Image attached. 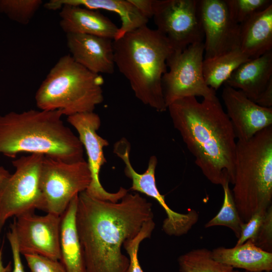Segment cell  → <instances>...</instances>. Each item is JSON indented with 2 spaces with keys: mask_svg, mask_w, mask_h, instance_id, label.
<instances>
[{
  "mask_svg": "<svg viewBox=\"0 0 272 272\" xmlns=\"http://www.w3.org/2000/svg\"><path fill=\"white\" fill-rule=\"evenodd\" d=\"M232 272H241V271H238V270H234V269H233V270L232 271ZM245 272H249V271H245ZM263 272H264V271H263Z\"/></svg>",
  "mask_w": 272,
  "mask_h": 272,
  "instance_id": "cell-36",
  "label": "cell"
},
{
  "mask_svg": "<svg viewBox=\"0 0 272 272\" xmlns=\"http://www.w3.org/2000/svg\"><path fill=\"white\" fill-rule=\"evenodd\" d=\"M222 98L237 141H247L272 125V107L260 106L241 91L226 85Z\"/></svg>",
  "mask_w": 272,
  "mask_h": 272,
  "instance_id": "cell-15",
  "label": "cell"
},
{
  "mask_svg": "<svg viewBox=\"0 0 272 272\" xmlns=\"http://www.w3.org/2000/svg\"><path fill=\"white\" fill-rule=\"evenodd\" d=\"M121 159L125 165L124 173L131 181L130 189L155 199L165 211L167 217L163 222V231L169 236L179 237L187 234L197 222L198 213L193 210L185 214L179 213L167 205L165 196L160 193L156 183L155 171L158 164L156 156L150 157L147 168L143 173L134 169L128 155H123Z\"/></svg>",
  "mask_w": 272,
  "mask_h": 272,
  "instance_id": "cell-14",
  "label": "cell"
},
{
  "mask_svg": "<svg viewBox=\"0 0 272 272\" xmlns=\"http://www.w3.org/2000/svg\"><path fill=\"white\" fill-rule=\"evenodd\" d=\"M239 48L250 59L272 50V4L240 24Z\"/></svg>",
  "mask_w": 272,
  "mask_h": 272,
  "instance_id": "cell-19",
  "label": "cell"
},
{
  "mask_svg": "<svg viewBox=\"0 0 272 272\" xmlns=\"http://www.w3.org/2000/svg\"><path fill=\"white\" fill-rule=\"evenodd\" d=\"M60 216L28 212L15 217L13 224L21 254H38L59 260Z\"/></svg>",
  "mask_w": 272,
  "mask_h": 272,
  "instance_id": "cell-12",
  "label": "cell"
},
{
  "mask_svg": "<svg viewBox=\"0 0 272 272\" xmlns=\"http://www.w3.org/2000/svg\"><path fill=\"white\" fill-rule=\"evenodd\" d=\"M91 182L87 162L67 163L44 156L40 184L47 213L61 216L76 195Z\"/></svg>",
  "mask_w": 272,
  "mask_h": 272,
  "instance_id": "cell-8",
  "label": "cell"
},
{
  "mask_svg": "<svg viewBox=\"0 0 272 272\" xmlns=\"http://www.w3.org/2000/svg\"><path fill=\"white\" fill-rule=\"evenodd\" d=\"M7 237L10 245L13 256L14 267L12 272H25L13 223L11 224L10 229L7 234Z\"/></svg>",
  "mask_w": 272,
  "mask_h": 272,
  "instance_id": "cell-32",
  "label": "cell"
},
{
  "mask_svg": "<svg viewBox=\"0 0 272 272\" xmlns=\"http://www.w3.org/2000/svg\"><path fill=\"white\" fill-rule=\"evenodd\" d=\"M203 42L191 44L181 51H173L167 60L169 71L162 78L167 107L175 101L189 97L210 98L216 91L206 83L202 72Z\"/></svg>",
  "mask_w": 272,
  "mask_h": 272,
  "instance_id": "cell-9",
  "label": "cell"
},
{
  "mask_svg": "<svg viewBox=\"0 0 272 272\" xmlns=\"http://www.w3.org/2000/svg\"><path fill=\"white\" fill-rule=\"evenodd\" d=\"M64 5L78 6L98 11L105 10L117 14L121 24L115 40L147 25L149 21V19L129 0H51L46 3L44 6L49 10H56Z\"/></svg>",
  "mask_w": 272,
  "mask_h": 272,
  "instance_id": "cell-20",
  "label": "cell"
},
{
  "mask_svg": "<svg viewBox=\"0 0 272 272\" xmlns=\"http://www.w3.org/2000/svg\"><path fill=\"white\" fill-rule=\"evenodd\" d=\"M59 110L30 109L0 115V154L43 155L67 163L84 160V147Z\"/></svg>",
  "mask_w": 272,
  "mask_h": 272,
  "instance_id": "cell-3",
  "label": "cell"
},
{
  "mask_svg": "<svg viewBox=\"0 0 272 272\" xmlns=\"http://www.w3.org/2000/svg\"><path fill=\"white\" fill-rule=\"evenodd\" d=\"M67 120L78 132V137L88 156L87 162L91 182L86 192L99 199L119 201L128 190L121 187L116 192H109L102 186L100 180L101 168L106 162L104 149L109 145L108 141L97 133L101 123L100 116L94 111L89 112L67 116Z\"/></svg>",
  "mask_w": 272,
  "mask_h": 272,
  "instance_id": "cell-11",
  "label": "cell"
},
{
  "mask_svg": "<svg viewBox=\"0 0 272 272\" xmlns=\"http://www.w3.org/2000/svg\"><path fill=\"white\" fill-rule=\"evenodd\" d=\"M180 272H232L233 268L214 259L207 248L192 249L178 258Z\"/></svg>",
  "mask_w": 272,
  "mask_h": 272,
  "instance_id": "cell-24",
  "label": "cell"
},
{
  "mask_svg": "<svg viewBox=\"0 0 272 272\" xmlns=\"http://www.w3.org/2000/svg\"><path fill=\"white\" fill-rule=\"evenodd\" d=\"M104 80L76 62L70 54L61 57L35 94L40 110H59L63 115L93 112L104 100Z\"/></svg>",
  "mask_w": 272,
  "mask_h": 272,
  "instance_id": "cell-6",
  "label": "cell"
},
{
  "mask_svg": "<svg viewBox=\"0 0 272 272\" xmlns=\"http://www.w3.org/2000/svg\"><path fill=\"white\" fill-rule=\"evenodd\" d=\"M78 195L74 197L60 216L59 261L66 272H86L77 226Z\"/></svg>",
  "mask_w": 272,
  "mask_h": 272,
  "instance_id": "cell-21",
  "label": "cell"
},
{
  "mask_svg": "<svg viewBox=\"0 0 272 272\" xmlns=\"http://www.w3.org/2000/svg\"><path fill=\"white\" fill-rule=\"evenodd\" d=\"M147 19L153 17L154 0H129Z\"/></svg>",
  "mask_w": 272,
  "mask_h": 272,
  "instance_id": "cell-33",
  "label": "cell"
},
{
  "mask_svg": "<svg viewBox=\"0 0 272 272\" xmlns=\"http://www.w3.org/2000/svg\"><path fill=\"white\" fill-rule=\"evenodd\" d=\"M152 204L139 193H127L116 202L78 195L77 226L86 272H127L125 241L153 219Z\"/></svg>",
  "mask_w": 272,
  "mask_h": 272,
  "instance_id": "cell-1",
  "label": "cell"
},
{
  "mask_svg": "<svg viewBox=\"0 0 272 272\" xmlns=\"http://www.w3.org/2000/svg\"><path fill=\"white\" fill-rule=\"evenodd\" d=\"M195 163L211 183L233 184L237 140L231 123L216 95L198 101L179 99L167 107Z\"/></svg>",
  "mask_w": 272,
  "mask_h": 272,
  "instance_id": "cell-2",
  "label": "cell"
},
{
  "mask_svg": "<svg viewBox=\"0 0 272 272\" xmlns=\"http://www.w3.org/2000/svg\"><path fill=\"white\" fill-rule=\"evenodd\" d=\"M11 269V262H10L6 266H4L3 262L2 250L0 249V272H10Z\"/></svg>",
  "mask_w": 272,
  "mask_h": 272,
  "instance_id": "cell-35",
  "label": "cell"
},
{
  "mask_svg": "<svg viewBox=\"0 0 272 272\" xmlns=\"http://www.w3.org/2000/svg\"><path fill=\"white\" fill-rule=\"evenodd\" d=\"M42 3L41 0H0V13L19 24L27 25Z\"/></svg>",
  "mask_w": 272,
  "mask_h": 272,
  "instance_id": "cell-26",
  "label": "cell"
},
{
  "mask_svg": "<svg viewBox=\"0 0 272 272\" xmlns=\"http://www.w3.org/2000/svg\"><path fill=\"white\" fill-rule=\"evenodd\" d=\"M214 259L234 268L249 272H270L272 253L256 246L250 240L233 248L219 247L212 250Z\"/></svg>",
  "mask_w": 272,
  "mask_h": 272,
  "instance_id": "cell-22",
  "label": "cell"
},
{
  "mask_svg": "<svg viewBox=\"0 0 272 272\" xmlns=\"http://www.w3.org/2000/svg\"><path fill=\"white\" fill-rule=\"evenodd\" d=\"M232 19L240 24L272 4L271 0H225Z\"/></svg>",
  "mask_w": 272,
  "mask_h": 272,
  "instance_id": "cell-27",
  "label": "cell"
},
{
  "mask_svg": "<svg viewBox=\"0 0 272 272\" xmlns=\"http://www.w3.org/2000/svg\"><path fill=\"white\" fill-rule=\"evenodd\" d=\"M272 82V50L239 65L224 84L256 103Z\"/></svg>",
  "mask_w": 272,
  "mask_h": 272,
  "instance_id": "cell-18",
  "label": "cell"
},
{
  "mask_svg": "<svg viewBox=\"0 0 272 272\" xmlns=\"http://www.w3.org/2000/svg\"><path fill=\"white\" fill-rule=\"evenodd\" d=\"M249 59L239 48L219 55L203 58L202 72L206 84L216 91L239 65Z\"/></svg>",
  "mask_w": 272,
  "mask_h": 272,
  "instance_id": "cell-23",
  "label": "cell"
},
{
  "mask_svg": "<svg viewBox=\"0 0 272 272\" xmlns=\"http://www.w3.org/2000/svg\"><path fill=\"white\" fill-rule=\"evenodd\" d=\"M233 199L243 223L272 201V125L237 141Z\"/></svg>",
  "mask_w": 272,
  "mask_h": 272,
  "instance_id": "cell-5",
  "label": "cell"
},
{
  "mask_svg": "<svg viewBox=\"0 0 272 272\" xmlns=\"http://www.w3.org/2000/svg\"><path fill=\"white\" fill-rule=\"evenodd\" d=\"M155 227L153 219L147 221L139 233L134 237L128 239L123 244L129 259L127 272H144L138 259V251L140 244L145 239L150 238Z\"/></svg>",
  "mask_w": 272,
  "mask_h": 272,
  "instance_id": "cell-28",
  "label": "cell"
},
{
  "mask_svg": "<svg viewBox=\"0 0 272 272\" xmlns=\"http://www.w3.org/2000/svg\"><path fill=\"white\" fill-rule=\"evenodd\" d=\"M11 174L0 165V191Z\"/></svg>",
  "mask_w": 272,
  "mask_h": 272,
  "instance_id": "cell-34",
  "label": "cell"
},
{
  "mask_svg": "<svg viewBox=\"0 0 272 272\" xmlns=\"http://www.w3.org/2000/svg\"><path fill=\"white\" fill-rule=\"evenodd\" d=\"M44 156L32 154L12 161L15 171L0 191V233L10 218L36 209L44 211L40 184Z\"/></svg>",
  "mask_w": 272,
  "mask_h": 272,
  "instance_id": "cell-7",
  "label": "cell"
},
{
  "mask_svg": "<svg viewBox=\"0 0 272 272\" xmlns=\"http://www.w3.org/2000/svg\"><path fill=\"white\" fill-rule=\"evenodd\" d=\"M198 11L205 39L203 58L239 48L240 24L231 17L225 0H198Z\"/></svg>",
  "mask_w": 272,
  "mask_h": 272,
  "instance_id": "cell-13",
  "label": "cell"
},
{
  "mask_svg": "<svg viewBox=\"0 0 272 272\" xmlns=\"http://www.w3.org/2000/svg\"><path fill=\"white\" fill-rule=\"evenodd\" d=\"M31 272H66L61 262L34 254L24 255Z\"/></svg>",
  "mask_w": 272,
  "mask_h": 272,
  "instance_id": "cell-29",
  "label": "cell"
},
{
  "mask_svg": "<svg viewBox=\"0 0 272 272\" xmlns=\"http://www.w3.org/2000/svg\"><path fill=\"white\" fill-rule=\"evenodd\" d=\"M60 27L66 34H83L115 40L119 28L99 11L63 5L60 9Z\"/></svg>",
  "mask_w": 272,
  "mask_h": 272,
  "instance_id": "cell-17",
  "label": "cell"
},
{
  "mask_svg": "<svg viewBox=\"0 0 272 272\" xmlns=\"http://www.w3.org/2000/svg\"><path fill=\"white\" fill-rule=\"evenodd\" d=\"M252 242L262 250L272 253V206L267 209L256 238Z\"/></svg>",
  "mask_w": 272,
  "mask_h": 272,
  "instance_id": "cell-30",
  "label": "cell"
},
{
  "mask_svg": "<svg viewBox=\"0 0 272 272\" xmlns=\"http://www.w3.org/2000/svg\"><path fill=\"white\" fill-rule=\"evenodd\" d=\"M230 183L226 182L222 186L224 191L222 206L218 213L205 225V228L223 226L230 228L239 238L242 222L236 208Z\"/></svg>",
  "mask_w": 272,
  "mask_h": 272,
  "instance_id": "cell-25",
  "label": "cell"
},
{
  "mask_svg": "<svg viewBox=\"0 0 272 272\" xmlns=\"http://www.w3.org/2000/svg\"><path fill=\"white\" fill-rule=\"evenodd\" d=\"M70 55L92 73L112 74L114 71L113 40L83 34H66Z\"/></svg>",
  "mask_w": 272,
  "mask_h": 272,
  "instance_id": "cell-16",
  "label": "cell"
},
{
  "mask_svg": "<svg viewBox=\"0 0 272 272\" xmlns=\"http://www.w3.org/2000/svg\"><path fill=\"white\" fill-rule=\"evenodd\" d=\"M266 211V210H261L254 213L247 222L243 223L240 237L238 238L235 246L240 245L248 240H250L252 242L254 240Z\"/></svg>",
  "mask_w": 272,
  "mask_h": 272,
  "instance_id": "cell-31",
  "label": "cell"
},
{
  "mask_svg": "<svg viewBox=\"0 0 272 272\" xmlns=\"http://www.w3.org/2000/svg\"><path fill=\"white\" fill-rule=\"evenodd\" d=\"M198 0H154L157 30L165 36L175 51L203 42L204 33L198 11Z\"/></svg>",
  "mask_w": 272,
  "mask_h": 272,
  "instance_id": "cell-10",
  "label": "cell"
},
{
  "mask_svg": "<svg viewBox=\"0 0 272 272\" xmlns=\"http://www.w3.org/2000/svg\"><path fill=\"white\" fill-rule=\"evenodd\" d=\"M113 49L115 65L137 99L156 111H166L162 81L174 51L166 37L145 25L114 40Z\"/></svg>",
  "mask_w": 272,
  "mask_h": 272,
  "instance_id": "cell-4",
  "label": "cell"
}]
</instances>
